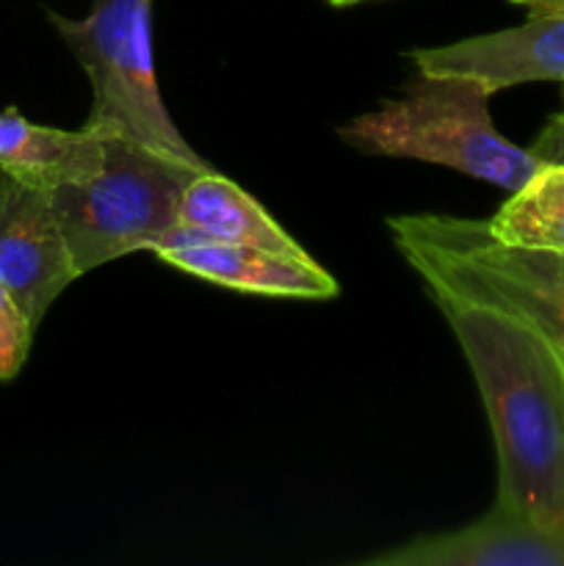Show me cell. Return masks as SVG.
<instances>
[{
    "instance_id": "12",
    "label": "cell",
    "mask_w": 564,
    "mask_h": 566,
    "mask_svg": "<svg viewBox=\"0 0 564 566\" xmlns=\"http://www.w3.org/2000/svg\"><path fill=\"white\" fill-rule=\"evenodd\" d=\"M487 227L506 247L564 254V164H542Z\"/></svg>"
},
{
    "instance_id": "3",
    "label": "cell",
    "mask_w": 564,
    "mask_h": 566,
    "mask_svg": "<svg viewBox=\"0 0 564 566\" xmlns=\"http://www.w3.org/2000/svg\"><path fill=\"white\" fill-rule=\"evenodd\" d=\"M490 97L464 77L418 72L401 97L385 99L337 133L357 153L424 160L518 191L542 164L495 130Z\"/></svg>"
},
{
    "instance_id": "1",
    "label": "cell",
    "mask_w": 564,
    "mask_h": 566,
    "mask_svg": "<svg viewBox=\"0 0 564 566\" xmlns=\"http://www.w3.org/2000/svg\"><path fill=\"white\" fill-rule=\"evenodd\" d=\"M470 365L498 453L503 509L564 534V359L518 313L424 282Z\"/></svg>"
},
{
    "instance_id": "14",
    "label": "cell",
    "mask_w": 564,
    "mask_h": 566,
    "mask_svg": "<svg viewBox=\"0 0 564 566\" xmlns=\"http://www.w3.org/2000/svg\"><path fill=\"white\" fill-rule=\"evenodd\" d=\"M529 149L540 164H564V114L551 116Z\"/></svg>"
},
{
    "instance_id": "10",
    "label": "cell",
    "mask_w": 564,
    "mask_h": 566,
    "mask_svg": "<svg viewBox=\"0 0 564 566\" xmlns=\"http://www.w3.org/2000/svg\"><path fill=\"white\" fill-rule=\"evenodd\" d=\"M180 224L216 241L247 243V247L296 254V258L307 254L271 219V213L258 199L249 197L241 186L227 177L216 175V169L199 171L188 182L180 202Z\"/></svg>"
},
{
    "instance_id": "11",
    "label": "cell",
    "mask_w": 564,
    "mask_h": 566,
    "mask_svg": "<svg viewBox=\"0 0 564 566\" xmlns=\"http://www.w3.org/2000/svg\"><path fill=\"white\" fill-rule=\"evenodd\" d=\"M97 142V130L36 125L17 108L0 111V169L22 180L50 186L70 175Z\"/></svg>"
},
{
    "instance_id": "16",
    "label": "cell",
    "mask_w": 564,
    "mask_h": 566,
    "mask_svg": "<svg viewBox=\"0 0 564 566\" xmlns=\"http://www.w3.org/2000/svg\"><path fill=\"white\" fill-rule=\"evenodd\" d=\"M330 6H335V9H343V6H357V3H370V0H326Z\"/></svg>"
},
{
    "instance_id": "13",
    "label": "cell",
    "mask_w": 564,
    "mask_h": 566,
    "mask_svg": "<svg viewBox=\"0 0 564 566\" xmlns=\"http://www.w3.org/2000/svg\"><path fill=\"white\" fill-rule=\"evenodd\" d=\"M33 326L11 293L0 285V381L14 379L31 352Z\"/></svg>"
},
{
    "instance_id": "4",
    "label": "cell",
    "mask_w": 564,
    "mask_h": 566,
    "mask_svg": "<svg viewBox=\"0 0 564 566\" xmlns=\"http://www.w3.org/2000/svg\"><path fill=\"white\" fill-rule=\"evenodd\" d=\"M387 227L420 280L512 310L564 359V254L506 247L487 221L446 213L393 216Z\"/></svg>"
},
{
    "instance_id": "9",
    "label": "cell",
    "mask_w": 564,
    "mask_h": 566,
    "mask_svg": "<svg viewBox=\"0 0 564 566\" xmlns=\"http://www.w3.org/2000/svg\"><path fill=\"white\" fill-rule=\"evenodd\" d=\"M374 566H564V534L512 509L492 506L473 525L420 536L365 558Z\"/></svg>"
},
{
    "instance_id": "2",
    "label": "cell",
    "mask_w": 564,
    "mask_h": 566,
    "mask_svg": "<svg viewBox=\"0 0 564 566\" xmlns=\"http://www.w3.org/2000/svg\"><path fill=\"white\" fill-rule=\"evenodd\" d=\"M205 169L210 166L186 164L97 130L92 153L70 175L44 186L77 274L125 254L153 252L180 224L182 193Z\"/></svg>"
},
{
    "instance_id": "8",
    "label": "cell",
    "mask_w": 564,
    "mask_h": 566,
    "mask_svg": "<svg viewBox=\"0 0 564 566\" xmlns=\"http://www.w3.org/2000/svg\"><path fill=\"white\" fill-rule=\"evenodd\" d=\"M155 258L186 271L197 280L269 298H332L337 296L335 276L321 269L310 254H280L271 249L227 243L197 235L177 224L158 247Z\"/></svg>"
},
{
    "instance_id": "6",
    "label": "cell",
    "mask_w": 564,
    "mask_h": 566,
    "mask_svg": "<svg viewBox=\"0 0 564 566\" xmlns=\"http://www.w3.org/2000/svg\"><path fill=\"white\" fill-rule=\"evenodd\" d=\"M77 276L48 188L0 169V285L33 329Z\"/></svg>"
},
{
    "instance_id": "7",
    "label": "cell",
    "mask_w": 564,
    "mask_h": 566,
    "mask_svg": "<svg viewBox=\"0 0 564 566\" xmlns=\"http://www.w3.org/2000/svg\"><path fill=\"white\" fill-rule=\"evenodd\" d=\"M409 59L415 72L464 77L487 94L523 83H564V14H529L523 25L412 50Z\"/></svg>"
},
{
    "instance_id": "5",
    "label": "cell",
    "mask_w": 564,
    "mask_h": 566,
    "mask_svg": "<svg viewBox=\"0 0 564 566\" xmlns=\"http://www.w3.org/2000/svg\"><path fill=\"white\" fill-rule=\"evenodd\" d=\"M50 22L92 81L86 125L194 166H208L180 136L160 97L153 59V0H94L81 20Z\"/></svg>"
},
{
    "instance_id": "15",
    "label": "cell",
    "mask_w": 564,
    "mask_h": 566,
    "mask_svg": "<svg viewBox=\"0 0 564 566\" xmlns=\"http://www.w3.org/2000/svg\"><path fill=\"white\" fill-rule=\"evenodd\" d=\"M509 3L525 6L531 17H540V14H564V0H509Z\"/></svg>"
},
{
    "instance_id": "17",
    "label": "cell",
    "mask_w": 564,
    "mask_h": 566,
    "mask_svg": "<svg viewBox=\"0 0 564 566\" xmlns=\"http://www.w3.org/2000/svg\"><path fill=\"white\" fill-rule=\"evenodd\" d=\"M562 97H564V83H562ZM562 114H564V111H562Z\"/></svg>"
}]
</instances>
